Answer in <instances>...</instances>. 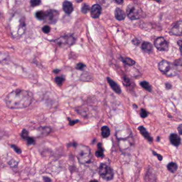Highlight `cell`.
Returning a JSON list of instances; mask_svg holds the SVG:
<instances>
[{"mask_svg":"<svg viewBox=\"0 0 182 182\" xmlns=\"http://www.w3.org/2000/svg\"><path fill=\"white\" fill-rule=\"evenodd\" d=\"M173 65H174L175 66H182V60H181V58H180L178 60H175Z\"/></svg>","mask_w":182,"mask_h":182,"instance_id":"35","label":"cell"},{"mask_svg":"<svg viewBox=\"0 0 182 182\" xmlns=\"http://www.w3.org/2000/svg\"><path fill=\"white\" fill-rule=\"evenodd\" d=\"M169 140L171 144H173L174 146L177 147L181 143V139L180 138V136L178 135L177 134L175 133H172L169 136Z\"/></svg>","mask_w":182,"mask_h":182,"instance_id":"11","label":"cell"},{"mask_svg":"<svg viewBox=\"0 0 182 182\" xmlns=\"http://www.w3.org/2000/svg\"><path fill=\"white\" fill-rule=\"evenodd\" d=\"M102 7L98 4L93 5L91 7L90 14L92 18L94 19L98 18L102 13Z\"/></svg>","mask_w":182,"mask_h":182,"instance_id":"10","label":"cell"},{"mask_svg":"<svg viewBox=\"0 0 182 182\" xmlns=\"http://www.w3.org/2000/svg\"><path fill=\"white\" fill-rule=\"evenodd\" d=\"M63 9L66 14H71L74 10L72 3L68 1H64L63 4Z\"/></svg>","mask_w":182,"mask_h":182,"instance_id":"14","label":"cell"},{"mask_svg":"<svg viewBox=\"0 0 182 182\" xmlns=\"http://www.w3.org/2000/svg\"><path fill=\"white\" fill-rule=\"evenodd\" d=\"M26 141H27V145H33L35 144V140L34 139L30 137H28V138L26 140Z\"/></svg>","mask_w":182,"mask_h":182,"instance_id":"32","label":"cell"},{"mask_svg":"<svg viewBox=\"0 0 182 182\" xmlns=\"http://www.w3.org/2000/svg\"><path fill=\"white\" fill-rule=\"evenodd\" d=\"M54 42L61 47H69L75 42V39L72 35H66L54 40Z\"/></svg>","mask_w":182,"mask_h":182,"instance_id":"6","label":"cell"},{"mask_svg":"<svg viewBox=\"0 0 182 182\" xmlns=\"http://www.w3.org/2000/svg\"><path fill=\"white\" fill-rule=\"evenodd\" d=\"M43 180L45 182H51L52 180L50 178L47 177V176H43Z\"/></svg>","mask_w":182,"mask_h":182,"instance_id":"41","label":"cell"},{"mask_svg":"<svg viewBox=\"0 0 182 182\" xmlns=\"http://www.w3.org/2000/svg\"><path fill=\"white\" fill-rule=\"evenodd\" d=\"M21 136L22 138H23L24 140H26L29 137L28 135V131L25 129H24L22 131V132L21 133Z\"/></svg>","mask_w":182,"mask_h":182,"instance_id":"27","label":"cell"},{"mask_svg":"<svg viewBox=\"0 0 182 182\" xmlns=\"http://www.w3.org/2000/svg\"><path fill=\"white\" fill-rule=\"evenodd\" d=\"M18 162H17L14 159H12L9 162V165L10 167H11L12 168H16L18 166Z\"/></svg>","mask_w":182,"mask_h":182,"instance_id":"29","label":"cell"},{"mask_svg":"<svg viewBox=\"0 0 182 182\" xmlns=\"http://www.w3.org/2000/svg\"><path fill=\"white\" fill-rule=\"evenodd\" d=\"M140 116L143 118H145L147 117L148 116V113L147 111L145 110L144 109H141L140 111Z\"/></svg>","mask_w":182,"mask_h":182,"instance_id":"30","label":"cell"},{"mask_svg":"<svg viewBox=\"0 0 182 182\" xmlns=\"http://www.w3.org/2000/svg\"><path fill=\"white\" fill-rule=\"evenodd\" d=\"M98 173L103 180L109 181L114 177V172L110 167L104 163H101L98 168Z\"/></svg>","mask_w":182,"mask_h":182,"instance_id":"5","label":"cell"},{"mask_svg":"<svg viewBox=\"0 0 182 182\" xmlns=\"http://www.w3.org/2000/svg\"><path fill=\"white\" fill-rule=\"evenodd\" d=\"M90 10V7L86 3H84L81 7V11L83 14H86Z\"/></svg>","mask_w":182,"mask_h":182,"instance_id":"24","label":"cell"},{"mask_svg":"<svg viewBox=\"0 0 182 182\" xmlns=\"http://www.w3.org/2000/svg\"><path fill=\"white\" fill-rule=\"evenodd\" d=\"M55 82L58 85L61 86L63 84L64 82L65 81V78L62 77V76L56 77L55 79Z\"/></svg>","mask_w":182,"mask_h":182,"instance_id":"23","label":"cell"},{"mask_svg":"<svg viewBox=\"0 0 182 182\" xmlns=\"http://www.w3.org/2000/svg\"><path fill=\"white\" fill-rule=\"evenodd\" d=\"M33 100L32 93L24 90H16L8 95L5 98L7 106L10 109H22L28 107Z\"/></svg>","mask_w":182,"mask_h":182,"instance_id":"1","label":"cell"},{"mask_svg":"<svg viewBox=\"0 0 182 182\" xmlns=\"http://www.w3.org/2000/svg\"><path fill=\"white\" fill-rule=\"evenodd\" d=\"M30 3L32 7H37L41 5V0H30Z\"/></svg>","mask_w":182,"mask_h":182,"instance_id":"26","label":"cell"},{"mask_svg":"<svg viewBox=\"0 0 182 182\" xmlns=\"http://www.w3.org/2000/svg\"><path fill=\"white\" fill-rule=\"evenodd\" d=\"M167 169H168V171H169L171 173H175L177 170V164H176V162H170L167 165Z\"/></svg>","mask_w":182,"mask_h":182,"instance_id":"20","label":"cell"},{"mask_svg":"<svg viewBox=\"0 0 182 182\" xmlns=\"http://www.w3.org/2000/svg\"><path fill=\"white\" fill-rule=\"evenodd\" d=\"M165 86H166L167 90H170L172 88V85L170 83H166L165 84Z\"/></svg>","mask_w":182,"mask_h":182,"instance_id":"40","label":"cell"},{"mask_svg":"<svg viewBox=\"0 0 182 182\" xmlns=\"http://www.w3.org/2000/svg\"><path fill=\"white\" fill-rule=\"evenodd\" d=\"M11 147L14 150V151L16 152L17 153H18V154H21L22 151H21V149L19 148V147H18L17 146L14 145V144H12V145H11Z\"/></svg>","mask_w":182,"mask_h":182,"instance_id":"31","label":"cell"},{"mask_svg":"<svg viewBox=\"0 0 182 182\" xmlns=\"http://www.w3.org/2000/svg\"><path fill=\"white\" fill-rule=\"evenodd\" d=\"M152 153L153 154V155L155 156H156V157L158 158V160H159V161H160V162H161V161L162 160L163 157H162V156L161 155H159V154L157 153L156 152H155V151H152Z\"/></svg>","mask_w":182,"mask_h":182,"instance_id":"36","label":"cell"},{"mask_svg":"<svg viewBox=\"0 0 182 182\" xmlns=\"http://www.w3.org/2000/svg\"><path fill=\"white\" fill-rule=\"evenodd\" d=\"M182 20H180L174 24L169 32L170 34L176 36H181L182 29Z\"/></svg>","mask_w":182,"mask_h":182,"instance_id":"9","label":"cell"},{"mask_svg":"<svg viewBox=\"0 0 182 182\" xmlns=\"http://www.w3.org/2000/svg\"><path fill=\"white\" fill-rule=\"evenodd\" d=\"M59 13L56 10L50 9L46 12L45 20L46 22L50 24L56 23L58 20Z\"/></svg>","mask_w":182,"mask_h":182,"instance_id":"7","label":"cell"},{"mask_svg":"<svg viewBox=\"0 0 182 182\" xmlns=\"http://www.w3.org/2000/svg\"><path fill=\"white\" fill-rule=\"evenodd\" d=\"M154 46L159 51L166 52L169 49V43L164 37H158L154 41Z\"/></svg>","mask_w":182,"mask_h":182,"instance_id":"8","label":"cell"},{"mask_svg":"<svg viewBox=\"0 0 182 182\" xmlns=\"http://www.w3.org/2000/svg\"><path fill=\"white\" fill-rule=\"evenodd\" d=\"M107 80L111 88H112V90H113L117 94H120L121 93V89L120 86L117 84V83H115V81L112 80L110 77H108Z\"/></svg>","mask_w":182,"mask_h":182,"instance_id":"12","label":"cell"},{"mask_svg":"<svg viewBox=\"0 0 182 182\" xmlns=\"http://www.w3.org/2000/svg\"><path fill=\"white\" fill-rule=\"evenodd\" d=\"M160 137L158 136V138H157V140H156V141H158V142H159V141H160Z\"/></svg>","mask_w":182,"mask_h":182,"instance_id":"49","label":"cell"},{"mask_svg":"<svg viewBox=\"0 0 182 182\" xmlns=\"http://www.w3.org/2000/svg\"><path fill=\"white\" fill-rule=\"evenodd\" d=\"M98 182V180H91V181H90V182Z\"/></svg>","mask_w":182,"mask_h":182,"instance_id":"47","label":"cell"},{"mask_svg":"<svg viewBox=\"0 0 182 182\" xmlns=\"http://www.w3.org/2000/svg\"><path fill=\"white\" fill-rule=\"evenodd\" d=\"M75 148V155L80 164H87L90 162L92 156L89 147L86 145H77Z\"/></svg>","mask_w":182,"mask_h":182,"instance_id":"2","label":"cell"},{"mask_svg":"<svg viewBox=\"0 0 182 182\" xmlns=\"http://www.w3.org/2000/svg\"><path fill=\"white\" fill-rule=\"evenodd\" d=\"M159 70L168 77H173L177 75L175 66L166 60H162L158 65Z\"/></svg>","mask_w":182,"mask_h":182,"instance_id":"4","label":"cell"},{"mask_svg":"<svg viewBox=\"0 0 182 182\" xmlns=\"http://www.w3.org/2000/svg\"><path fill=\"white\" fill-rule=\"evenodd\" d=\"M140 39H134L132 41V43L133 45L138 46L139 45V44H140Z\"/></svg>","mask_w":182,"mask_h":182,"instance_id":"38","label":"cell"},{"mask_svg":"<svg viewBox=\"0 0 182 182\" xmlns=\"http://www.w3.org/2000/svg\"><path fill=\"white\" fill-rule=\"evenodd\" d=\"M182 124H180L179 126H178V127L177 129L178 131V132H179V133H180V135H182Z\"/></svg>","mask_w":182,"mask_h":182,"instance_id":"42","label":"cell"},{"mask_svg":"<svg viewBox=\"0 0 182 182\" xmlns=\"http://www.w3.org/2000/svg\"><path fill=\"white\" fill-rule=\"evenodd\" d=\"M138 129L139 130L140 134H142V135L146 140H147V141L149 142H152V141H153V137L149 135V132L147 131V130L146 129L145 127L143 126H140V127H138Z\"/></svg>","mask_w":182,"mask_h":182,"instance_id":"13","label":"cell"},{"mask_svg":"<svg viewBox=\"0 0 182 182\" xmlns=\"http://www.w3.org/2000/svg\"><path fill=\"white\" fill-rule=\"evenodd\" d=\"M120 59V60H121L122 62L126 65H128L129 66H132L135 64V61L133 60L132 59L128 58V57L124 58V57H121Z\"/></svg>","mask_w":182,"mask_h":182,"instance_id":"19","label":"cell"},{"mask_svg":"<svg viewBox=\"0 0 182 182\" xmlns=\"http://www.w3.org/2000/svg\"><path fill=\"white\" fill-rule=\"evenodd\" d=\"M68 119L69 120V124H70V126H73V125H74L75 124H76L77 123L79 122V120H78V119H77V120H73L70 119V118H68Z\"/></svg>","mask_w":182,"mask_h":182,"instance_id":"37","label":"cell"},{"mask_svg":"<svg viewBox=\"0 0 182 182\" xmlns=\"http://www.w3.org/2000/svg\"><path fill=\"white\" fill-rule=\"evenodd\" d=\"M59 72H60V70H59V69H55V70H54V72L56 73V74L58 73Z\"/></svg>","mask_w":182,"mask_h":182,"instance_id":"45","label":"cell"},{"mask_svg":"<svg viewBox=\"0 0 182 182\" xmlns=\"http://www.w3.org/2000/svg\"><path fill=\"white\" fill-rule=\"evenodd\" d=\"M75 1L77 3H81L82 2L83 0H75Z\"/></svg>","mask_w":182,"mask_h":182,"instance_id":"46","label":"cell"},{"mask_svg":"<svg viewBox=\"0 0 182 182\" xmlns=\"http://www.w3.org/2000/svg\"><path fill=\"white\" fill-rule=\"evenodd\" d=\"M140 84L144 89H145L146 91H147L148 92H151L152 91L151 86L149 84V83L147 82L146 81H142L140 83Z\"/></svg>","mask_w":182,"mask_h":182,"instance_id":"21","label":"cell"},{"mask_svg":"<svg viewBox=\"0 0 182 182\" xmlns=\"http://www.w3.org/2000/svg\"><path fill=\"white\" fill-rule=\"evenodd\" d=\"M123 79H124V82L126 84L127 86L130 85V80H129L127 77H124Z\"/></svg>","mask_w":182,"mask_h":182,"instance_id":"39","label":"cell"},{"mask_svg":"<svg viewBox=\"0 0 182 182\" xmlns=\"http://www.w3.org/2000/svg\"><path fill=\"white\" fill-rule=\"evenodd\" d=\"M97 148H98V150H97L95 152V156L98 158H102L104 156V149L102 148L101 143H98L97 144Z\"/></svg>","mask_w":182,"mask_h":182,"instance_id":"18","label":"cell"},{"mask_svg":"<svg viewBox=\"0 0 182 182\" xmlns=\"http://www.w3.org/2000/svg\"><path fill=\"white\" fill-rule=\"evenodd\" d=\"M51 30V28L49 26H45L43 27L42 28V31L45 34H48Z\"/></svg>","mask_w":182,"mask_h":182,"instance_id":"34","label":"cell"},{"mask_svg":"<svg viewBox=\"0 0 182 182\" xmlns=\"http://www.w3.org/2000/svg\"><path fill=\"white\" fill-rule=\"evenodd\" d=\"M133 108H137V106H136V104H133Z\"/></svg>","mask_w":182,"mask_h":182,"instance_id":"48","label":"cell"},{"mask_svg":"<svg viewBox=\"0 0 182 182\" xmlns=\"http://www.w3.org/2000/svg\"><path fill=\"white\" fill-rule=\"evenodd\" d=\"M142 49L145 53H151L153 50L152 44L149 42H144L142 45Z\"/></svg>","mask_w":182,"mask_h":182,"instance_id":"16","label":"cell"},{"mask_svg":"<svg viewBox=\"0 0 182 182\" xmlns=\"http://www.w3.org/2000/svg\"><path fill=\"white\" fill-rule=\"evenodd\" d=\"M177 44L180 46V50H181V46H182V41L180 40L177 42Z\"/></svg>","mask_w":182,"mask_h":182,"instance_id":"44","label":"cell"},{"mask_svg":"<svg viewBox=\"0 0 182 182\" xmlns=\"http://www.w3.org/2000/svg\"><path fill=\"white\" fill-rule=\"evenodd\" d=\"M115 1L119 5H121L124 2V0H115Z\"/></svg>","mask_w":182,"mask_h":182,"instance_id":"43","label":"cell"},{"mask_svg":"<svg viewBox=\"0 0 182 182\" xmlns=\"http://www.w3.org/2000/svg\"><path fill=\"white\" fill-rule=\"evenodd\" d=\"M85 67H86V65H84V64L82 63H77V65L75 68L77 70H83Z\"/></svg>","mask_w":182,"mask_h":182,"instance_id":"33","label":"cell"},{"mask_svg":"<svg viewBox=\"0 0 182 182\" xmlns=\"http://www.w3.org/2000/svg\"><path fill=\"white\" fill-rule=\"evenodd\" d=\"M97 2L99 3L100 5L105 6L110 5L111 2V0H97Z\"/></svg>","mask_w":182,"mask_h":182,"instance_id":"28","label":"cell"},{"mask_svg":"<svg viewBox=\"0 0 182 182\" xmlns=\"http://www.w3.org/2000/svg\"><path fill=\"white\" fill-rule=\"evenodd\" d=\"M40 131H41V134L47 135L51 131V128L48 127H42L41 129H40Z\"/></svg>","mask_w":182,"mask_h":182,"instance_id":"25","label":"cell"},{"mask_svg":"<svg viewBox=\"0 0 182 182\" xmlns=\"http://www.w3.org/2000/svg\"><path fill=\"white\" fill-rule=\"evenodd\" d=\"M126 11L129 18L132 20L140 19L145 16L144 12L140 7L133 3H130L127 6Z\"/></svg>","mask_w":182,"mask_h":182,"instance_id":"3","label":"cell"},{"mask_svg":"<svg viewBox=\"0 0 182 182\" xmlns=\"http://www.w3.org/2000/svg\"><path fill=\"white\" fill-rule=\"evenodd\" d=\"M101 131H102V135L103 136V138H108L111 134L110 128L107 126H104L102 127Z\"/></svg>","mask_w":182,"mask_h":182,"instance_id":"17","label":"cell"},{"mask_svg":"<svg viewBox=\"0 0 182 182\" xmlns=\"http://www.w3.org/2000/svg\"><path fill=\"white\" fill-rule=\"evenodd\" d=\"M35 17L36 18L39 19L40 20H44L46 17V12L43 11H39L36 12Z\"/></svg>","mask_w":182,"mask_h":182,"instance_id":"22","label":"cell"},{"mask_svg":"<svg viewBox=\"0 0 182 182\" xmlns=\"http://www.w3.org/2000/svg\"><path fill=\"white\" fill-rule=\"evenodd\" d=\"M115 18L119 21L124 20L126 17L125 12L119 8H116L115 10Z\"/></svg>","mask_w":182,"mask_h":182,"instance_id":"15","label":"cell"}]
</instances>
